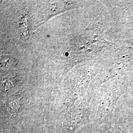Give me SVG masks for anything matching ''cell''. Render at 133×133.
<instances>
[{"label": "cell", "instance_id": "obj_1", "mask_svg": "<svg viewBox=\"0 0 133 133\" xmlns=\"http://www.w3.org/2000/svg\"><path fill=\"white\" fill-rule=\"evenodd\" d=\"M1 133H24L12 124L1 121Z\"/></svg>", "mask_w": 133, "mask_h": 133}]
</instances>
